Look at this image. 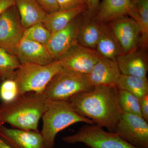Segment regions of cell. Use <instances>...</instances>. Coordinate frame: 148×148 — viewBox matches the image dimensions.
<instances>
[{"instance_id":"obj_19","label":"cell","mask_w":148,"mask_h":148,"mask_svg":"<svg viewBox=\"0 0 148 148\" xmlns=\"http://www.w3.org/2000/svg\"><path fill=\"white\" fill-rule=\"evenodd\" d=\"M15 5L21 25L25 29L42 23L47 14L36 0H15Z\"/></svg>"},{"instance_id":"obj_4","label":"cell","mask_w":148,"mask_h":148,"mask_svg":"<svg viewBox=\"0 0 148 148\" xmlns=\"http://www.w3.org/2000/svg\"><path fill=\"white\" fill-rule=\"evenodd\" d=\"M94 87L86 74L63 68L52 77L43 92L49 101H67Z\"/></svg>"},{"instance_id":"obj_24","label":"cell","mask_w":148,"mask_h":148,"mask_svg":"<svg viewBox=\"0 0 148 148\" xmlns=\"http://www.w3.org/2000/svg\"><path fill=\"white\" fill-rule=\"evenodd\" d=\"M118 102L123 113L142 116L139 99L126 90H119Z\"/></svg>"},{"instance_id":"obj_34","label":"cell","mask_w":148,"mask_h":148,"mask_svg":"<svg viewBox=\"0 0 148 148\" xmlns=\"http://www.w3.org/2000/svg\"><path fill=\"white\" fill-rule=\"evenodd\" d=\"M1 125V124H0V125Z\"/></svg>"},{"instance_id":"obj_3","label":"cell","mask_w":148,"mask_h":148,"mask_svg":"<svg viewBox=\"0 0 148 148\" xmlns=\"http://www.w3.org/2000/svg\"><path fill=\"white\" fill-rule=\"evenodd\" d=\"M42 135L43 148H53L58 132L72 125L79 122L95 124L91 120L77 114L67 101H50L43 115Z\"/></svg>"},{"instance_id":"obj_12","label":"cell","mask_w":148,"mask_h":148,"mask_svg":"<svg viewBox=\"0 0 148 148\" xmlns=\"http://www.w3.org/2000/svg\"><path fill=\"white\" fill-rule=\"evenodd\" d=\"M128 16L139 22L136 6L130 0H103L99 4L93 19L98 23H107Z\"/></svg>"},{"instance_id":"obj_27","label":"cell","mask_w":148,"mask_h":148,"mask_svg":"<svg viewBox=\"0 0 148 148\" xmlns=\"http://www.w3.org/2000/svg\"><path fill=\"white\" fill-rule=\"evenodd\" d=\"M44 10L47 14L52 13L60 9L58 0H36Z\"/></svg>"},{"instance_id":"obj_22","label":"cell","mask_w":148,"mask_h":148,"mask_svg":"<svg viewBox=\"0 0 148 148\" xmlns=\"http://www.w3.org/2000/svg\"><path fill=\"white\" fill-rule=\"evenodd\" d=\"M21 64L16 56L0 47V78L3 81L14 79L15 72Z\"/></svg>"},{"instance_id":"obj_28","label":"cell","mask_w":148,"mask_h":148,"mask_svg":"<svg viewBox=\"0 0 148 148\" xmlns=\"http://www.w3.org/2000/svg\"><path fill=\"white\" fill-rule=\"evenodd\" d=\"M60 9L73 8L79 6L87 5V0H58Z\"/></svg>"},{"instance_id":"obj_6","label":"cell","mask_w":148,"mask_h":148,"mask_svg":"<svg viewBox=\"0 0 148 148\" xmlns=\"http://www.w3.org/2000/svg\"><path fill=\"white\" fill-rule=\"evenodd\" d=\"M73 135L62 138L70 144L82 143L90 148H138L116 132H106L97 125L87 124Z\"/></svg>"},{"instance_id":"obj_5","label":"cell","mask_w":148,"mask_h":148,"mask_svg":"<svg viewBox=\"0 0 148 148\" xmlns=\"http://www.w3.org/2000/svg\"><path fill=\"white\" fill-rule=\"evenodd\" d=\"M62 69L58 60L44 66L21 64L15 72L14 79L18 95L29 92L42 93L52 77Z\"/></svg>"},{"instance_id":"obj_26","label":"cell","mask_w":148,"mask_h":148,"mask_svg":"<svg viewBox=\"0 0 148 148\" xmlns=\"http://www.w3.org/2000/svg\"><path fill=\"white\" fill-rule=\"evenodd\" d=\"M18 95V88L14 79L3 81L0 86V98L3 102L12 101Z\"/></svg>"},{"instance_id":"obj_29","label":"cell","mask_w":148,"mask_h":148,"mask_svg":"<svg viewBox=\"0 0 148 148\" xmlns=\"http://www.w3.org/2000/svg\"><path fill=\"white\" fill-rule=\"evenodd\" d=\"M142 116L148 122V94L139 99Z\"/></svg>"},{"instance_id":"obj_13","label":"cell","mask_w":148,"mask_h":148,"mask_svg":"<svg viewBox=\"0 0 148 148\" xmlns=\"http://www.w3.org/2000/svg\"><path fill=\"white\" fill-rule=\"evenodd\" d=\"M15 56L21 64L47 65L55 59L45 46L23 38L16 48Z\"/></svg>"},{"instance_id":"obj_14","label":"cell","mask_w":148,"mask_h":148,"mask_svg":"<svg viewBox=\"0 0 148 148\" xmlns=\"http://www.w3.org/2000/svg\"><path fill=\"white\" fill-rule=\"evenodd\" d=\"M0 137L13 148H43L40 132L0 125Z\"/></svg>"},{"instance_id":"obj_11","label":"cell","mask_w":148,"mask_h":148,"mask_svg":"<svg viewBox=\"0 0 148 148\" xmlns=\"http://www.w3.org/2000/svg\"><path fill=\"white\" fill-rule=\"evenodd\" d=\"M82 18L83 13L74 18L64 29L52 34L46 47L55 60L78 44V36Z\"/></svg>"},{"instance_id":"obj_21","label":"cell","mask_w":148,"mask_h":148,"mask_svg":"<svg viewBox=\"0 0 148 148\" xmlns=\"http://www.w3.org/2000/svg\"><path fill=\"white\" fill-rule=\"evenodd\" d=\"M116 86L119 90H126L139 99L148 94L147 77L121 74Z\"/></svg>"},{"instance_id":"obj_25","label":"cell","mask_w":148,"mask_h":148,"mask_svg":"<svg viewBox=\"0 0 148 148\" xmlns=\"http://www.w3.org/2000/svg\"><path fill=\"white\" fill-rule=\"evenodd\" d=\"M52 34L42 23L35 24L25 30L23 38L45 46L49 41Z\"/></svg>"},{"instance_id":"obj_2","label":"cell","mask_w":148,"mask_h":148,"mask_svg":"<svg viewBox=\"0 0 148 148\" xmlns=\"http://www.w3.org/2000/svg\"><path fill=\"white\" fill-rule=\"evenodd\" d=\"M50 101L42 93L29 92L18 95L0 105V124L7 123L13 128L39 132L40 119Z\"/></svg>"},{"instance_id":"obj_15","label":"cell","mask_w":148,"mask_h":148,"mask_svg":"<svg viewBox=\"0 0 148 148\" xmlns=\"http://www.w3.org/2000/svg\"><path fill=\"white\" fill-rule=\"evenodd\" d=\"M86 75L94 87L98 86H116L121 73L116 61L101 55L92 71Z\"/></svg>"},{"instance_id":"obj_30","label":"cell","mask_w":148,"mask_h":148,"mask_svg":"<svg viewBox=\"0 0 148 148\" xmlns=\"http://www.w3.org/2000/svg\"><path fill=\"white\" fill-rule=\"evenodd\" d=\"M100 3V0H87V13L91 18L95 16Z\"/></svg>"},{"instance_id":"obj_20","label":"cell","mask_w":148,"mask_h":148,"mask_svg":"<svg viewBox=\"0 0 148 148\" xmlns=\"http://www.w3.org/2000/svg\"><path fill=\"white\" fill-rule=\"evenodd\" d=\"M100 34L99 23L90 17L87 10L86 11L83 13L82 22L79 32V44L95 50Z\"/></svg>"},{"instance_id":"obj_32","label":"cell","mask_w":148,"mask_h":148,"mask_svg":"<svg viewBox=\"0 0 148 148\" xmlns=\"http://www.w3.org/2000/svg\"><path fill=\"white\" fill-rule=\"evenodd\" d=\"M0 148H13L0 137Z\"/></svg>"},{"instance_id":"obj_33","label":"cell","mask_w":148,"mask_h":148,"mask_svg":"<svg viewBox=\"0 0 148 148\" xmlns=\"http://www.w3.org/2000/svg\"><path fill=\"white\" fill-rule=\"evenodd\" d=\"M140 0H130L131 1V3H132V4L134 5H136V4L138 3V2Z\"/></svg>"},{"instance_id":"obj_17","label":"cell","mask_w":148,"mask_h":148,"mask_svg":"<svg viewBox=\"0 0 148 148\" xmlns=\"http://www.w3.org/2000/svg\"><path fill=\"white\" fill-rule=\"evenodd\" d=\"M99 24L100 36L95 50L103 57L116 61L118 56L123 54L121 46L108 24Z\"/></svg>"},{"instance_id":"obj_16","label":"cell","mask_w":148,"mask_h":148,"mask_svg":"<svg viewBox=\"0 0 148 148\" xmlns=\"http://www.w3.org/2000/svg\"><path fill=\"white\" fill-rule=\"evenodd\" d=\"M148 59L147 51L140 47L120 56L116 61L121 74L144 78L147 77Z\"/></svg>"},{"instance_id":"obj_8","label":"cell","mask_w":148,"mask_h":148,"mask_svg":"<svg viewBox=\"0 0 148 148\" xmlns=\"http://www.w3.org/2000/svg\"><path fill=\"white\" fill-rule=\"evenodd\" d=\"M115 132L136 147L148 148V122L142 116L123 113Z\"/></svg>"},{"instance_id":"obj_23","label":"cell","mask_w":148,"mask_h":148,"mask_svg":"<svg viewBox=\"0 0 148 148\" xmlns=\"http://www.w3.org/2000/svg\"><path fill=\"white\" fill-rule=\"evenodd\" d=\"M141 29L140 48L147 51L148 47V0H140L135 5Z\"/></svg>"},{"instance_id":"obj_9","label":"cell","mask_w":148,"mask_h":148,"mask_svg":"<svg viewBox=\"0 0 148 148\" xmlns=\"http://www.w3.org/2000/svg\"><path fill=\"white\" fill-rule=\"evenodd\" d=\"M116 37L123 54L140 47L141 29L140 24L132 17L122 16L107 23Z\"/></svg>"},{"instance_id":"obj_7","label":"cell","mask_w":148,"mask_h":148,"mask_svg":"<svg viewBox=\"0 0 148 148\" xmlns=\"http://www.w3.org/2000/svg\"><path fill=\"white\" fill-rule=\"evenodd\" d=\"M25 30L16 5L7 9L0 15V47L15 56L16 48Z\"/></svg>"},{"instance_id":"obj_18","label":"cell","mask_w":148,"mask_h":148,"mask_svg":"<svg viewBox=\"0 0 148 148\" xmlns=\"http://www.w3.org/2000/svg\"><path fill=\"white\" fill-rule=\"evenodd\" d=\"M87 10L86 5L59 9L52 13L47 14L42 23L51 34H53L64 29L74 18Z\"/></svg>"},{"instance_id":"obj_31","label":"cell","mask_w":148,"mask_h":148,"mask_svg":"<svg viewBox=\"0 0 148 148\" xmlns=\"http://www.w3.org/2000/svg\"><path fill=\"white\" fill-rule=\"evenodd\" d=\"M15 5V0H0V15L12 6Z\"/></svg>"},{"instance_id":"obj_1","label":"cell","mask_w":148,"mask_h":148,"mask_svg":"<svg viewBox=\"0 0 148 148\" xmlns=\"http://www.w3.org/2000/svg\"><path fill=\"white\" fill-rule=\"evenodd\" d=\"M116 86H98L92 90L74 95L68 100L74 111L94 124L115 132L123 112L118 102Z\"/></svg>"},{"instance_id":"obj_10","label":"cell","mask_w":148,"mask_h":148,"mask_svg":"<svg viewBox=\"0 0 148 148\" xmlns=\"http://www.w3.org/2000/svg\"><path fill=\"white\" fill-rule=\"evenodd\" d=\"M100 56L95 49L78 44L57 60L64 69L87 75L92 71Z\"/></svg>"}]
</instances>
